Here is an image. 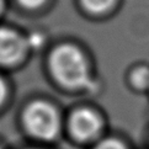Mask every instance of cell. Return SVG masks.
I'll return each instance as SVG.
<instances>
[{"label":"cell","mask_w":149,"mask_h":149,"mask_svg":"<svg viewBox=\"0 0 149 149\" xmlns=\"http://www.w3.org/2000/svg\"><path fill=\"white\" fill-rule=\"evenodd\" d=\"M49 69L56 80L68 89H85L91 81L86 58L74 45L56 47L49 56Z\"/></svg>","instance_id":"6da1fadb"},{"label":"cell","mask_w":149,"mask_h":149,"mask_svg":"<svg viewBox=\"0 0 149 149\" xmlns=\"http://www.w3.org/2000/svg\"><path fill=\"white\" fill-rule=\"evenodd\" d=\"M69 130L74 138L85 142L95 138L101 130V118L96 111L89 107H80L69 118Z\"/></svg>","instance_id":"3957f363"},{"label":"cell","mask_w":149,"mask_h":149,"mask_svg":"<svg viewBox=\"0 0 149 149\" xmlns=\"http://www.w3.org/2000/svg\"><path fill=\"white\" fill-rule=\"evenodd\" d=\"M24 122L30 134L42 141L54 139L61 131L59 113L46 101L31 104L25 111Z\"/></svg>","instance_id":"7a4b0ae2"},{"label":"cell","mask_w":149,"mask_h":149,"mask_svg":"<svg viewBox=\"0 0 149 149\" xmlns=\"http://www.w3.org/2000/svg\"><path fill=\"white\" fill-rule=\"evenodd\" d=\"M5 94H6V89H5V85H4L3 80L0 79V104H1V101L5 97Z\"/></svg>","instance_id":"9c48e42d"},{"label":"cell","mask_w":149,"mask_h":149,"mask_svg":"<svg viewBox=\"0 0 149 149\" xmlns=\"http://www.w3.org/2000/svg\"><path fill=\"white\" fill-rule=\"evenodd\" d=\"M93 149H127V147L117 138H105L100 141Z\"/></svg>","instance_id":"8992f818"},{"label":"cell","mask_w":149,"mask_h":149,"mask_svg":"<svg viewBox=\"0 0 149 149\" xmlns=\"http://www.w3.org/2000/svg\"><path fill=\"white\" fill-rule=\"evenodd\" d=\"M80 8L90 15H104L111 11L118 4V0H79Z\"/></svg>","instance_id":"5b68a950"},{"label":"cell","mask_w":149,"mask_h":149,"mask_svg":"<svg viewBox=\"0 0 149 149\" xmlns=\"http://www.w3.org/2000/svg\"><path fill=\"white\" fill-rule=\"evenodd\" d=\"M19 4L25 9L29 10H36L42 8L48 0H17Z\"/></svg>","instance_id":"ba28073f"},{"label":"cell","mask_w":149,"mask_h":149,"mask_svg":"<svg viewBox=\"0 0 149 149\" xmlns=\"http://www.w3.org/2000/svg\"><path fill=\"white\" fill-rule=\"evenodd\" d=\"M132 81L136 84V86L138 88H143L149 85V72L144 68H141L133 74L132 77Z\"/></svg>","instance_id":"52a82bcc"},{"label":"cell","mask_w":149,"mask_h":149,"mask_svg":"<svg viewBox=\"0 0 149 149\" xmlns=\"http://www.w3.org/2000/svg\"><path fill=\"white\" fill-rule=\"evenodd\" d=\"M0 8H1V0H0Z\"/></svg>","instance_id":"30bf717a"},{"label":"cell","mask_w":149,"mask_h":149,"mask_svg":"<svg viewBox=\"0 0 149 149\" xmlns=\"http://www.w3.org/2000/svg\"><path fill=\"white\" fill-rule=\"evenodd\" d=\"M26 42L16 31L0 29V64H11L24 54Z\"/></svg>","instance_id":"277c9868"}]
</instances>
